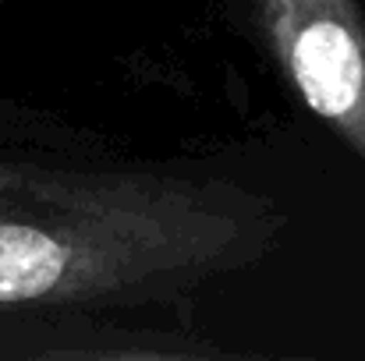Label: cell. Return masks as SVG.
<instances>
[{"label": "cell", "mask_w": 365, "mask_h": 361, "mask_svg": "<svg viewBox=\"0 0 365 361\" xmlns=\"http://www.w3.org/2000/svg\"><path fill=\"white\" fill-rule=\"evenodd\" d=\"M273 220L224 181L0 163V312L199 283L262 255Z\"/></svg>", "instance_id": "6da1fadb"}, {"label": "cell", "mask_w": 365, "mask_h": 361, "mask_svg": "<svg viewBox=\"0 0 365 361\" xmlns=\"http://www.w3.org/2000/svg\"><path fill=\"white\" fill-rule=\"evenodd\" d=\"M302 103L365 159V18L359 0H255Z\"/></svg>", "instance_id": "7a4b0ae2"}]
</instances>
